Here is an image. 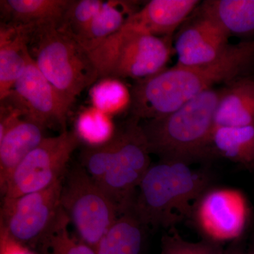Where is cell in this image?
<instances>
[{
    "label": "cell",
    "mask_w": 254,
    "mask_h": 254,
    "mask_svg": "<svg viewBox=\"0 0 254 254\" xmlns=\"http://www.w3.org/2000/svg\"><path fill=\"white\" fill-rule=\"evenodd\" d=\"M254 66V40L230 44L218 59L204 64H177L138 80L132 87V116L140 121L161 118L219 83L247 76Z\"/></svg>",
    "instance_id": "6da1fadb"
},
{
    "label": "cell",
    "mask_w": 254,
    "mask_h": 254,
    "mask_svg": "<svg viewBox=\"0 0 254 254\" xmlns=\"http://www.w3.org/2000/svg\"><path fill=\"white\" fill-rule=\"evenodd\" d=\"M151 154L141 121L131 116L109 141L86 146L80 165L123 214L131 209L137 190L150 165Z\"/></svg>",
    "instance_id": "7a4b0ae2"
},
{
    "label": "cell",
    "mask_w": 254,
    "mask_h": 254,
    "mask_svg": "<svg viewBox=\"0 0 254 254\" xmlns=\"http://www.w3.org/2000/svg\"><path fill=\"white\" fill-rule=\"evenodd\" d=\"M209 180L189 164L160 160L145 173L130 210L146 228H173L191 218Z\"/></svg>",
    "instance_id": "3957f363"
},
{
    "label": "cell",
    "mask_w": 254,
    "mask_h": 254,
    "mask_svg": "<svg viewBox=\"0 0 254 254\" xmlns=\"http://www.w3.org/2000/svg\"><path fill=\"white\" fill-rule=\"evenodd\" d=\"M221 89L208 90L173 113L141 123L151 154L191 165L213 158L211 137Z\"/></svg>",
    "instance_id": "277c9868"
},
{
    "label": "cell",
    "mask_w": 254,
    "mask_h": 254,
    "mask_svg": "<svg viewBox=\"0 0 254 254\" xmlns=\"http://www.w3.org/2000/svg\"><path fill=\"white\" fill-rule=\"evenodd\" d=\"M28 50L69 110L82 92L100 80L89 53L59 26L32 28Z\"/></svg>",
    "instance_id": "5b68a950"
},
{
    "label": "cell",
    "mask_w": 254,
    "mask_h": 254,
    "mask_svg": "<svg viewBox=\"0 0 254 254\" xmlns=\"http://www.w3.org/2000/svg\"><path fill=\"white\" fill-rule=\"evenodd\" d=\"M170 36H155L124 26L90 52V58L104 78L144 79L166 68L175 53Z\"/></svg>",
    "instance_id": "8992f818"
},
{
    "label": "cell",
    "mask_w": 254,
    "mask_h": 254,
    "mask_svg": "<svg viewBox=\"0 0 254 254\" xmlns=\"http://www.w3.org/2000/svg\"><path fill=\"white\" fill-rule=\"evenodd\" d=\"M61 207L76 236L94 249L122 215L80 164L68 170L64 177Z\"/></svg>",
    "instance_id": "52a82bcc"
},
{
    "label": "cell",
    "mask_w": 254,
    "mask_h": 254,
    "mask_svg": "<svg viewBox=\"0 0 254 254\" xmlns=\"http://www.w3.org/2000/svg\"><path fill=\"white\" fill-rule=\"evenodd\" d=\"M63 179L43 190L16 198H2L0 229L41 254L61 212Z\"/></svg>",
    "instance_id": "ba28073f"
},
{
    "label": "cell",
    "mask_w": 254,
    "mask_h": 254,
    "mask_svg": "<svg viewBox=\"0 0 254 254\" xmlns=\"http://www.w3.org/2000/svg\"><path fill=\"white\" fill-rule=\"evenodd\" d=\"M80 143L75 131L68 130L45 138L18 165L1 191L2 198L38 191L59 181L67 172L71 155Z\"/></svg>",
    "instance_id": "9c48e42d"
},
{
    "label": "cell",
    "mask_w": 254,
    "mask_h": 254,
    "mask_svg": "<svg viewBox=\"0 0 254 254\" xmlns=\"http://www.w3.org/2000/svg\"><path fill=\"white\" fill-rule=\"evenodd\" d=\"M249 215L248 200L242 190L216 187L200 195L190 218L203 240L222 245L241 237Z\"/></svg>",
    "instance_id": "30bf717a"
},
{
    "label": "cell",
    "mask_w": 254,
    "mask_h": 254,
    "mask_svg": "<svg viewBox=\"0 0 254 254\" xmlns=\"http://www.w3.org/2000/svg\"><path fill=\"white\" fill-rule=\"evenodd\" d=\"M6 98L22 110L24 118L46 128L58 126L62 131L67 130L66 121L70 110L37 66L31 56L24 72Z\"/></svg>",
    "instance_id": "8fae6325"
},
{
    "label": "cell",
    "mask_w": 254,
    "mask_h": 254,
    "mask_svg": "<svg viewBox=\"0 0 254 254\" xmlns=\"http://www.w3.org/2000/svg\"><path fill=\"white\" fill-rule=\"evenodd\" d=\"M195 15L177 33L175 52L177 64L185 66L212 63L230 46V35L220 23L195 9Z\"/></svg>",
    "instance_id": "7c38bea8"
},
{
    "label": "cell",
    "mask_w": 254,
    "mask_h": 254,
    "mask_svg": "<svg viewBox=\"0 0 254 254\" xmlns=\"http://www.w3.org/2000/svg\"><path fill=\"white\" fill-rule=\"evenodd\" d=\"M200 3L198 0H151L132 15L125 25L155 36L173 37Z\"/></svg>",
    "instance_id": "4fadbf2b"
},
{
    "label": "cell",
    "mask_w": 254,
    "mask_h": 254,
    "mask_svg": "<svg viewBox=\"0 0 254 254\" xmlns=\"http://www.w3.org/2000/svg\"><path fill=\"white\" fill-rule=\"evenodd\" d=\"M31 26L1 23L0 26V101L9 96L24 72L30 55Z\"/></svg>",
    "instance_id": "5bb4252c"
},
{
    "label": "cell",
    "mask_w": 254,
    "mask_h": 254,
    "mask_svg": "<svg viewBox=\"0 0 254 254\" xmlns=\"http://www.w3.org/2000/svg\"><path fill=\"white\" fill-rule=\"evenodd\" d=\"M46 128L33 120L23 118L0 137L1 191L18 165L46 138Z\"/></svg>",
    "instance_id": "9a60e30c"
},
{
    "label": "cell",
    "mask_w": 254,
    "mask_h": 254,
    "mask_svg": "<svg viewBox=\"0 0 254 254\" xmlns=\"http://www.w3.org/2000/svg\"><path fill=\"white\" fill-rule=\"evenodd\" d=\"M254 126V78L242 76L222 88L215 127Z\"/></svg>",
    "instance_id": "2e32d148"
},
{
    "label": "cell",
    "mask_w": 254,
    "mask_h": 254,
    "mask_svg": "<svg viewBox=\"0 0 254 254\" xmlns=\"http://www.w3.org/2000/svg\"><path fill=\"white\" fill-rule=\"evenodd\" d=\"M70 0H1L5 21L16 26H60Z\"/></svg>",
    "instance_id": "e0dca14e"
},
{
    "label": "cell",
    "mask_w": 254,
    "mask_h": 254,
    "mask_svg": "<svg viewBox=\"0 0 254 254\" xmlns=\"http://www.w3.org/2000/svg\"><path fill=\"white\" fill-rule=\"evenodd\" d=\"M197 9L220 23L230 36L254 37V0H207Z\"/></svg>",
    "instance_id": "ac0fdd59"
},
{
    "label": "cell",
    "mask_w": 254,
    "mask_h": 254,
    "mask_svg": "<svg viewBox=\"0 0 254 254\" xmlns=\"http://www.w3.org/2000/svg\"><path fill=\"white\" fill-rule=\"evenodd\" d=\"M135 214L128 210L118 220L100 240L97 254H143L145 230Z\"/></svg>",
    "instance_id": "d6986e66"
},
{
    "label": "cell",
    "mask_w": 254,
    "mask_h": 254,
    "mask_svg": "<svg viewBox=\"0 0 254 254\" xmlns=\"http://www.w3.org/2000/svg\"><path fill=\"white\" fill-rule=\"evenodd\" d=\"M136 4L133 1L123 0L104 1L91 26L76 41L90 53L125 26L127 20L139 9Z\"/></svg>",
    "instance_id": "ffe728a7"
},
{
    "label": "cell",
    "mask_w": 254,
    "mask_h": 254,
    "mask_svg": "<svg viewBox=\"0 0 254 254\" xmlns=\"http://www.w3.org/2000/svg\"><path fill=\"white\" fill-rule=\"evenodd\" d=\"M211 151L213 158L220 157L254 169V126L214 127Z\"/></svg>",
    "instance_id": "44dd1931"
},
{
    "label": "cell",
    "mask_w": 254,
    "mask_h": 254,
    "mask_svg": "<svg viewBox=\"0 0 254 254\" xmlns=\"http://www.w3.org/2000/svg\"><path fill=\"white\" fill-rule=\"evenodd\" d=\"M90 97L93 107L111 117L131 108V90L118 78L98 80L91 87Z\"/></svg>",
    "instance_id": "7402d4cb"
},
{
    "label": "cell",
    "mask_w": 254,
    "mask_h": 254,
    "mask_svg": "<svg viewBox=\"0 0 254 254\" xmlns=\"http://www.w3.org/2000/svg\"><path fill=\"white\" fill-rule=\"evenodd\" d=\"M116 129L111 116L92 106L78 115L74 131L87 146L94 147L109 141Z\"/></svg>",
    "instance_id": "603a6c76"
},
{
    "label": "cell",
    "mask_w": 254,
    "mask_h": 254,
    "mask_svg": "<svg viewBox=\"0 0 254 254\" xmlns=\"http://www.w3.org/2000/svg\"><path fill=\"white\" fill-rule=\"evenodd\" d=\"M69 220L63 209L45 242L41 254H97L95 249L71 235Z\"/></svg>",
    "instance_id": "cb8c5ba5"
},
{
    "label": "cell",
    "mask_w": 254,
    "mask_h": 254,
    "mask_svg": "<svg viewBox=\"0 0 254 254\" xmlns=\"http://www.w3.org/2000/svg\"><path fill=\"white\" fill-rule=\"evenodd\" d=\"M104 1L70 0L59 27L78 41L88 29Z\"/></svg>",
    "instance_id": "d4e9b609"
},
{
    "label": "cell",
    "mask_w": 254,
    "mask_h": 254,
    "mask_svg": "<svg viewBox=\"0 0 254 254\" xmlns=\"http://www.w3.org/2000/svg\"><path fill=\"white\" fill-rule=\"evenodd\" d=\"M222 245L205 240L198 242L185 240L177 231L161 240L160 254H223Z\"/></svg>",
    "instance_id": "484cf974"
},
{
    "label": "cell",
    "mask_w": 254,
    "mask_h": 254,
    "mask_svg": "<svg viewBox=\"0 0 254 254\" xmlns=\"http://www.w3.org/2000/svg\"><path fill=\"white\" fill-rule=\"evenodd\" d=\"M0 254H40L21 245L0 229Z\"/></svg>",
    "instance_id": "4316f807"
}]
</instances>
